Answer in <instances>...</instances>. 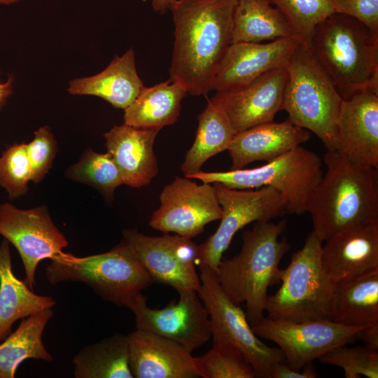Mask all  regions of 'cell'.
<instances>
[{
	"label": "cell",
	"instance_id": "6da1fadb",
	"mask_svg": "<svg viewBox=\"0 0 378 378\" xmlns=\"http://www.w3.org/2000/svg\"><path fill=\"white\" fill-rule=\"evenodd\" d=\"M238 0H176L170 8L174 44L170 79L188 94H206L232 43Z\"/></svg>",
	"mask_w": 378,
	"mask_h": 378
},
{
	"label": "cell",
	"instance_id": "7a4b0ae2",
	"mask_svg": "<svg viewBox=\"0 0 378 378\" xmlns=\"http://www.w3.org/2000/svg\"><path fill=\"white\" fill-rule=\"evenodd\" d=\"M326 172L311 192L305 211L325 241L356 224L378 220L377 169L354 162L335 150L323 157Z\"/></svg>",
	"mask_w": 378,
	"mask_h": 378
},
{
	"label": "cell",
	"instance_id": "3957f363",
	"mask_svg": "<svg viewBox=\"0 0 378 378\" xmlns=\"http://www.w3.org/2000/svg\"><path fill=\"white\" fill-rule=\"evenodd\" d=\"M286 220L256 222L244 232L240 252L222 259L216 272L219 284L236 304L244 303L246 316L253 324L264 316L268 289L281 281L279 264L290 245L285 238Z\"/></svg>",
	"mask_w": 378,
	"mask_h": 378
},
{
	"label": "cell",
	"instance_id": "277c9868",
	"mask_svg": "<svg viewBox=\"0 0 378 378\" xmlns=\"http://www.w3.org/2000/svg\"><path fill=\"white\" fill-rule=\"evenodd\" d=\"M310 52L344 99L378 92V36L359 21L332 14L316 26Z\"/></svg>",
	"mask_w": 378,
	"mask_h": 378
},
{
	"label": "cell",
	"instance_id": "5b68a950",
	"mask_svg": "<svg viewBox=\"0 0 378 378\" xmlns=\"http://www.w3.org/2000/svg\"><path fill=\"white\" fill-rule=\"evenodd\" d=\"M283 110L288 120L315 134L335 150L337 122L344 99L312 52L300 44L286 62Z\"/></svg>",
	"mask_w": 378,
	"mask_h": 378
},
{
	"label": "cell",
	"instance_id": "8992f818",
	"mask_svg": "<svg viewBox=\"0 0 378 378\" xmlns=\"http://www.w3.org/2000/svg\"><path fill=\"white\" fill-rule=\"evenodd\" d=\"M50 260L46 267L49 283H84L104 300L118 306L126 307L154 282L123 239L105 253L78 257L62 252Z\"/></svg>",
	"mask_w": 378,
	"mask_h": 378
},
{
	"label": "cell",
	"instance_id": "52a82bcc",
	"mask_svg": "<svg viewBox=\"0 0 378 378\" xmlns=\"http://www.w3.org/2000/svg\"><path fill=\"white\" fill-rule=\"evenodd\" d=\"M322 176L321 158L299 146L255 168L209 172L200 170L184 176L206 183H219L233 189L272 187L284 198L287 214H302L306 212L307 200Z\"/></svg>",
	"mask_w": 378,
	"mask_h": 378
},
{
	"label": "cell",
	"instance_id": "ba28073f",
	"mask_svg": "<svg viewBox=\"0 0 378 378\" xmlns=\"http://www.w3.org/2000/svg\"><path fill=\"white\" fill-rule=\"evenodd\" d=\"M322 244L312 231L302 248L293 254L287 267L281 270V286L268 295L267 317L297 322L329 319L335 285L321 264Z\"/></svg>",
	"mask_w": 378,
	"mask_h": 378
},
{
	"label": "cell",
	"instance_id": "9c48e42d",
	"mask_svg": "<svg viewBox=\"0 0 378 378\" xmlns=\"http://www.w3.org/2000/svg\"><path fill=\"white\" fill-rule=\"evenodd\" d=\"M197 294L209 317L214 342L231 345L241 351L257 374L270 378L272 367L285 360L279 348L262 342L253 331L246 314L221 288L215 271L201 267Z\"/></svg>",
	"mask_w": 378,
	"mask_h": 378
},
{
	"label": "cell",
	"instance_id": "30bf717a",
	"mask_svg": "<svg viewBox=\"0 0 378 378\" xmlns=\"http://www.w3.org/2000/svg\"><path fill=\"white\" fill-rule=\"evenodd\" d=\"M211 184L222 209V216L216 232L198 245L195 263L216 272L224 252L239 230L252 222L270 221L286 214L287 204L283 196L272 187L239 190L219 183Z\"/></svg>",
	"mask_w": 378,
	"mask_h": 378
},
{
	"label": "cell",
	"instance_id": "8fae6325",
	"mask_svg": "<svg viewBox=\"0 0 378 378\" xmlns=\"http://www.w3.org/2000/svg\"><path fill=\"white\" fill-rule=\"evenodd\" d=\"M251 326L258 337L278 345L290 368L300 371L328 351L354 342L366 326H348L328 318L297 322L264 316Z\"/></svg>",
	"mask_w": 378,
	"mask_h": 378
},
{
	"label": "cell",
	"instance_id": "7c38bea8",
	"mask_svg": "<svg viewBox=\"0 0 378 378\" xmlns=\"http://www.w3.org/2000/svg\"><path fill=\"white\" fill-rule=\"evenodd\" d=\"M179 298L161 309L148 306L141 293L127 304L134 314L136 329L169 339L192 352L211 338L209 314L197 290L178 292Z\"/></svg>",
	"mask_w": 378,
	"mask_h": 378
},
{
	"label": "cell",
	"instance_id": "4fadbf2b",
	"mask_svg": "<svg viewBox=\"0 0 378 378\" xmlns=\"http://www.w3.org/2000/svg\"><path fill=\"white\" fill-rule=\"evenodd\" d=\"M160 202L149 225L163 233L174 232L188 239L201 234L206 225L222 216L213 184L199 185L185 176L175 177L163 188Z\"/></svg>",
	"mask_w": 378,
	"mask_h": 378
},
{
	"label": "cell",
	"instance_id": "5bb4252c",
	"mask_svg": "<svg viewBox=\"0 0 378 378\" xmlns=\"http://www.w3.org/2000/svg\"><path fill=\"white\" fill-rule=\"evenodd\" d=\"M0 234L18 251L25 272L24 281L32 290L40 262L52 260L68 245L45 206L21 209L9 202L0 204Z\"/></svg>",
	"mask_w": 378,
	"mask_h": 378
},
{
	"label": "cell",
	"instance_id": "9a60e30c",
	"mask_svg": "<svg viewBox=\"0 0 378 378\" xmlns=\"http://www.w3.org/2000/svg\"><path fill=\"white\" fill-rule=\"evenodd\" d=\"M122 235L153 281L169 286L177 292L197 291L200 281L195 265L198 245L190 239L168 233L147 236L136 229L125 230Z\"/></svg>",
	"mask_w": 378,
	"mask_h": 378
},
{
	"label": "cell",
	"instance_id": "2e32d148",
	"mask_svg": "<svg viewBox=\"0 0 378 378\" xmlns=\"http://www.w3.org/2000/svg\"><path fill=\"white\" fill-rule=\"evenodd\" d=\"M269 70L241 88L216 92L236 133L274 121L283 110L288 74L286 65Z\"/></svg>",
	"mask_w": 378,
	"mask_h": 378
},
{
	"label": "cell",
	"instance_id": "e0dca14e",
	"mask_svg": "<svg viewBox=\"0 0 378 378\" xmlns=\"http://www.w3.org/2000/svg\"><path fill=\"white\" fill-rule=\"evenodd\" d=\"M325 241L321 264L332 284L378 270V220L346 227Z\"/></svg>",
	"mask_w": 378,
	"mask_h": 378
},
{
	"label": "cell",
	"instance_id": "ac0fdd59",
	"mask_svg": "<svg viewBox=\"0 0 378 378\" xmlns=\"http://www.w3.org/2000/svg\"><path fill=\"white\" fill-rule=\"evenodd\" d=\"M335 150L354 162L378 169V92L344 99Z\"/></svg>",
	"mask_w": 378,
	"mask_h": 378
},
{
	"label": "cell",
	"instance_id": "d6986e66",
	"mask_svg": "<svg viewBox=\"0 0 378 378\" xmlns=\"http://www.w3.org/2000/svg\"><path fill=\"white\" fill-rule=\"evenodd\" d=\"M127 339L133 377H202L197 357L179 344L139 329L129 334Z\"/></svg>",
	"mask_w": 378,
	"mask_h": 378
},
{
	"label": "cell",
	"instance_id": "ffe728a7",
	"mask_svg": "<svg viewBox=\"0 0 378 378\" xmlns=\"http://www.w3.org/2000/svg\"><path fill=\"white\" fill-rule=\"evenodd\" d=\"M300 43L293 37L267 43H232L216 75L212 90L225 92L246 85L286 64Z\"/></svg>",
	"mask_w": 378,
	"mask_h": 378
},
{
	"label": "cell",
	"instance_id": "44dd1931",
	"mask_svg": "<svg viewBox=\"0 0 378 378\" xmlns=\"http://www.w3.org/2000/svg\"><path fill=\"white\" fill-rule=\"evenodd\" d=\"M160 130L123 124L114 126L104 134L107 152L115 162L123 184L141 188L149 184L158 174L153 144Z\"/></svg>",
	"mask_w": 378,
	"mask_h": 378
},
{
	"label": "cell",
	"instance_id": "7402d4cb",
	"mask_svg": "<svg viewBox=\"0 0 378 378\" xmlns=\"http://www.w3.org/2000/svg\"><path fill=\"white\" fill-rule=\"evenodd\" d=\"M308 130L288 120L262 123L236 133L227 151L232 160L230 169H243L255 161L269 162L306 142Z\"/></svg>",
	"mask_w": 378,
	"mask_h": 378
},
{
	"label": "cell",
	"instance_id": "603a6c76",
	"mask_svg": "<svg viewBox=\"0 0 378 378\" xmlns=\"http://www.w3.org/2000/svg\"><path fill=\"white\" fill-rule=\"evenodd\" d=\"M144 88L136 72L134 50L130 48L122 56H116L98 74L70 81L68 91L72 94L97 96L115 108L125 109Z\"/></svg>",
	"mask_w": 378,
	"mask_h": 378
},
{
	"label": "cell",
	"instance_id": "cb8c5ba5",
	"mask_svg": "<svg viewBox=\"0 0 378 378\" xmlns=\"http://www.w3.org/2000/svg\"><path fill=\"white\" fill-rule=\"evenodd\" d=\"M55 303L50 296L34 293L15 276L9 241L4 238L0 244V342L11 332L16 321L50 309Z\"/></svg>",
	"mask_w": 378,
	"mask_h": 378
},
{
	"label": "cell",
	"instance_id": "d4e9b609",
	"mask_svg": "<svg viewBox=\"0 0 378 378\" xmlns=\"http://www.w3.org/2000/svg\"><path fill=\"white\" fill-rule=\"evenodd\" d=\"M329 319L355 327L378 322V270L337 283Z\"/></svg>",
	"mask_w": 378,
	"mask_h": 378
},
{
	"label": "cell",
	"instance_id": "484cf974",
	"mask_svg": "<svg viewBox=\"0 0 378 378\" xmlns=\"http://www.w3.org/2000/svg\"><path fill=\"white\" fill-rule=\"evenodd\" d=\"M188 94L180 83L169 78L144 87L124 113V124L138 128H158L177 121L182 99Z\"/></svg>",
	"mask_w": 378,
	"mask_h": 378
},
{
	"label": "cell",
	"instance_id": "4316f807",
	"mask_svg": "<svg viewBox=\"0 0 378 378\" xmlns=\"http://www.w3.org/2000/svg\"><path fill=\"white\" fill-rule=\"evenodd\" d=\"M235 134L225 109L214 96L198 116L195 141L181 164L184 176L200 171L210 158L227 150Z\"/></svg>",
	"mask_w": 378,
	"mask_h": 378
},
{
	"label": "cell",
	"instance_id": "83f0119b",
	"mask_svg": "<svg viewBox=\"0 0 378 378\" xmlns=\"http://www.w3.org/2000/svg\"><path fill=\"white\" fill-rule=\"evenodd\" d=\"M52 316L50 308L22 318L17 329L0 342V378L15 377L24 360H53L43 343L44 329Z\"/></svg>",
	"mask_w": 378,
	"mask_h": 378
},
{
	"label": "cell",
	"instance_id": "f1b7e54d",
	"mask_svg": "<svg viewBox=\"0 0 378 378\" xmlns=\"http://www.w3.org/2000/svg\"><path fill=\"white\" fill-rule=\"evenodd\" d=\"M76 378H133L127 335L115 334L80 349L73 358Z\"/></svg>",
	"mask_w": 378,
	"mask_h": 378
},
{
	"label": "cell",
	"instance_id": "f546056e",
	"mask_svg": "<svg viewBox=\"0 0 378 378\" xmlns=\"http://www.w3.org/2000/svg\"><path fill=\"white\" fill-rule=\"evenodd\" d=\"M293 37L286 20L270 2L238 0L234 14L232 43H262Z\"/></svg>",
	"mask_w": 378,
	"mask_h": 378
},
{
	"label": "cell",
	"instance_id": "4dcf8cb0",
	"mask_svg": "<svg viewBox=\"0 0 378 378\" xmlns=\"http://www.w3.org/2000/svg\"><path fill=\"white\" fill-rule=\"evenodd\" d=\"M288 23L293 38L310 51L316 26L335 13L329 0H270Z\"/></svg>",
	"mask_w": 378,
	"mask_h": 378
},
{
	"label": "cell",
	"instance_id": "1f68e13d",
	"mask_svg": "<svg viewBox=\"0 0 378 378\" xmlns=\"http://www.w3.org/2000/svg\"><path fill=\"white\" fill-rule=\"evenodd\" d=\"M66 176L94 187L108 198L112 197L116 188L123 184L112 156L108 152L97 153L91 149L85 150L79 161L68 169Z\"/></svg>",
	"mask_w": 378,
	"mask_h": 378
},
{
	"label": "cell",
	"instance_id": "d6a6232c",
	"mask_svg": "<svg viewBox=\"0 0 378 378\" xmlns=\"http://www.w3.org/2000/svg\"><path fill=\"white\" fill-rule=\"evenodd\" d=\"M197 360L202 378L257 377L244 354L229 344L214 342L213 346Z\"/></svg>",
	"mask_w": 378,
	"mask_h": 378
},
{
	"label": "cell",
	"instance_id": "836d02e7",
	"mask_svg": "<svg viewBox=\"0 0 378 378\" xmlns=\"http://www.w3.org/2000/svg\"><path fill=\"white\" fill-rule=\"evenodd\" d=\"M318 360L342 368L346 378L378 377V350L365 346H339L326 352Z\"/></svg>",
	"mask_w": 378,
	"mask_h": 378
},
{
	"label": "cell",
	"instance_id": "e575fe53",
	"mask_svg": "<svg viewBox=\"0 0 378 378\" xmlns=\"http://www.w3.org/2000/svg\"><path fill=\"white\" fill-rule=\"evenodd\" d=\"M31 170L27 144H14L8 148L0 157V186L13 199L27 192Z\"/></svg>",
	"mask_w": 378,
	"mask_h": 378
},
{
	"label": "cell",
	"instance_id": "d590c367",
	"mask_svg": "<svg viewBox=\"0 0 378 378\" xmlns=\"http://www.w3.org/2000/svg\"><path fill=\"white\" fill-rule=\"evenodd\" d=\"M57 151V143L48 126L40 127L34 139L27 144L31 170V181L40 182L52 166Z\"/></svg>",
	"mask_w": 378,
	"mask_h": 378
},
{
	"label": "cell",
	"instance_id": "8d00e7d4",
	"mask_svg": "<svg viewBox=\"0 0 378 378\" xmlns=\"http://www.w3.org/2000/svg\"><path fill=\"white\" fill-rule=\"evenodd\" d=\"M335 13L351 17L378 36V0H329Z\"/></svg>",
	"mask_w": 378,
	"mask_h": 378
},
{
	"label": "cell",
	"instance_id": "74e56055",
	"mask_svg": "<svg viewBox=\"0 0 378 378\" xmlns=\"http://www.w3.org/2000/svg\"><path fill=\"white\" fill-rule=\"evenodd\" d=\"M302 372L295 371L290 368L284 361L274 365L271 370L270 378H316L318 373L313 362L307 363L302 368Z\"/></svg>",
	"mask_w": 378,
	"mask_h": 378
},
{
	"label": "cell",
	"instance_id": "f35d334b",
	"mask_svg": "<svg viewBox=\"0 0 378 378\" xmlns=\"http://www.w3.org/2000/svg\"><path fill=\"white\" fill-rule=\"evenodd\" d=\"M358 339L361 340L365 346L378 350V322L362 328L358 334Z\"/></svg>",
	"mask_w": 378,
	"mask_h": 378
},
{
	"label": "cell",
	"instance_id": "ab89813d",
	"mask_svg": "<svg viewBox=\"0 0 378 378\" xmlns=\"http://www.w3.org/2000/svg\"><path fill=\"white\" fill-rule=\"evenodd\" d=\"M13 79L10 78L6 82H0V108L4 104L12 92Z\"/></svg>",
	"mask_w": 378,
	"mask_h": 378
},
{
	"label": "cell",
	"instance_id": "60d3db41",
	"mask_svg": "<svg viewBox=\"0 0 378 378\" xmlns=\"http://www.w3.org/2000/svg\"><path fill=\"white\" fill-rule=\"evenodd\" d=\"M176 0H152L153 9L160 13H164L167 10H170L171 6Z\"/></svg>",
	"mask_w": 378,
	"mask_h": 378
},
{
	"label": "cell",
	"instance_id": "b9f144b4",
	"mask_svg": "<svg viewBox=\"0 0 378 378\" xmlns=\"http://www.w3.org/2000/svg\"><path fill=\"white\" fill-rule=\"evenodd\" d=\"M19 0H0V4H9L12 3H15Z\"/></svg>",
	"mask_w": 378,
	"mask_h": 378
},
{
	"label": "cell",
	"instance_id": "7bdbcfd3",
	"mask_svg": "<svg viewBox=\"0 0 378 378\" xmlns=\"http://www.w3.org/2000/svg\"><path fill=\"white\" fill-rule=\"evenodd\" d=\"M264 1H269V2H270V0H264Z\"/></svg>",
	"mask_w": 378,
	"mask_h": 378
}]
</instances>
